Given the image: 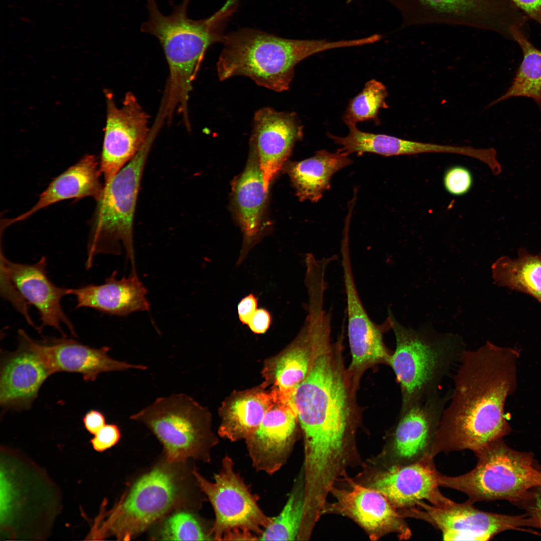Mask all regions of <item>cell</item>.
Instances as JSON below:
<instances>
[{"label": "cell", "instance_id": "1f68e13d", "mask_svg": "<svg viewBox=\"0 0 541 541\" xmlns=\"http://www.w3.org/2000/svg\"><path fill=\"white\" fill-rule=\"evenodd\" d=\"M305 510L303 475L297 479L281 512L272 517L259 536L260 540H294L298 539Z\"/></svg>", "mask_w": 541, "mask_h": 541}, {"label": "cell", "instance_id": "cb8c5ba5", "mask_svg": "<svg viewBox=\"0 0 541 541\" xmlns=\"http://www.w3.org/2000/svg\"><path fill=\"white\" fill-rule=\"evenodd\" d=\"M233 201L243 236V243L237 264L245 260L260 239L267 191L256 152L250 149L247 164L235 181Z\"/></svg>", "mask_w": 541, "mask_h": 541}, {"label": "cell", "instance_id": "ab89813d", "mask_svg": "<svg viewBox=\"0 0 541 541\" xmlns=\"http://www.w3.org/2000/svg\"><path fill=\"white\" fill-rule=\"evenodd\" d=\"M85 429L90 434L95 435L105 424L104 415L100 411L92 409L88 411L82 418Z\"/></svg>", "mask_w": 541, "mask_h": 541}, {"label": "cell", "instance_id": "ba28073f", "mask_svg": "<svg viewBox=\"0 0 541 541\" xmlns=\"http://www.w3.org/2000/svg\"><path fill=\"white\" fill-rule=\"evenodd\" d=\"M475 454L478 462L469 472L448 476L438 472L439 486L464 493L473 504L499 499L528 500L531 497L529 490L541 486V471L534 467L532 454L513 450L502 438Z\"/></svg>", "mask_w": 541, "mask_h": 541}, {"label": "cell", "instance_id": "74e56055", "mask_svg": "<svg viewBox=\"0 0 541 541\" xmlns=\"http://www.w3.org/2000/svg\"><path fill=\"white\" fill-rule=\"evenodd\" d=\"M272 323V316L269 312L264 308L257 309L247 325L255 334H263L269 328Z\"/></svg>", "mask_w": 541, "mask_h": 541}, {"label": "cell", "instance_id": "ac0fdd59", "mask_svg": "<svg viewBox=\"0 0 541 541\" xmlns=\"http://www.w3.org/2000/svg\"><path fill=\"white\" fill-rule=\"evenodd\" d=\"M332 490L336 500L331 509L356 521L373 539L389 533L401 540L411 537L404 517L378 491L354 483L348 489Z\"/></svg>", "mask_w": 541, "mask_h": 541}, {"label": "cell", "instance_id": "8fae6325", "mask_svg": "<svg viewBox=\"0 0 541 541\" xmlns=\"http://www.w3.org/2000/svg\"><path fill=\"white\" fill-rule=\"evenodd\" d=\"M1 294L25 317L28 324L35 327L28 311L33 305L40 315V331L45 326L52 327L65 337L61 327H67L76 336L74 326L64 312L61 301L70 295L71 288L56 286L47 274V260L42 256L32 264L11 261L1 253Z\"/></svg>", "mask_w": 541, "mask_h": 541}, {"label": "cell", "instance_id": "8d00e7d4", "mask_svg": "<svg viewBox=\"0 0 541 541\" xmlns=\"http://www.w3.org/2000/svg\"><path fill=\"white\" fill-rule=\"evenodd\" d=\"M258 300L255 295L250 293L243 298L237 306V312L240 321L247 325L257 309Z\"/></svg>", "mask_w": 541, "mask_h": 541}, {"label": "cell", "instance_id": "d4e9b609", "mask_svg": "<svg viewBox=\"0 0 541 541\" xmlns=\"http://www.w3.org/2000/svg\"><path fill=\"white\" fill-rule=\"evenodd\" d=\"M101 175L97 158L92 154L85 155L55 177L29 210L16 217L5 219L4 227L25 220L38 211L63 200L90 197L97 201L104 188L100 179Z\"/></svg>", "mask_w": 541, "mask_h": 541}, {"label": "cell", "instance_id": "d6986e66", "mask_svg": "<svg viewBox=\"0 0 541 541\" xmlns=\"http://www.w3.org/2000/svg\"><path fill=\"white\" fill-rule=\"evenodd\" d=\"M19 346L1 361L0 405L4 410L31 407L39 391L52 374L41 355L30 345L25 331H18Z\"/></svg>", "mask_w": 541, "mask_h": 541}, {"label": "cell", "instance_id": "e0dca14e", "mask_svg": "<svg viewBox=\"0 0 541 541\" xmlns=\"http://www.w3.org/2000/svg\"><path fill=\"white\" fill-rule=\"evenodd\" d=\"M297 413L292 399L277 394V398L261 422L245 439L253 466L272 474L285 463L294 442Z\"/></svg>", "mask_w": 541, "mask_h": 541}, {"label": "cell", "instance_id": "4fadbf2b", "mask_svg": "<svg viewBox=\"0 0 541 541\" xmlns=\"http://www.w3.org/2000/svg\"><path fill=\"white\" fill-rule=\"evenodd\" d=\"M404 518L426 522L439 530L444 540H488L496 534L524 527L539 528L536 519L528 513L511 516L480 510L468 501L443 506L423 501L414 507L398 510Z\"/></svg>", "mask_w": 541, "mask_h": 541}, {"label": "cell", "instance_id": "5bb4252c", "mask_svg": "<svg viewBox=\"0 0 541 541\" xmlns=\"http://www.w3.org/2000/svg\"><path fill=\"white\" fill-rule=\"evenodd\" d=\"M105 93L106 121L100 167L106 185L141 149L151 131L149 116L132 92L126 94L121 108L112 93Z\"/></svg>", "mask_w": 541, "mask_h": 541}, {"label": "cell", "instance_id": "5b68a950", "mask_svg": "<svg viewBox=\"0 0 541 541\" xmlns=\"http://www.w3.org/2000/svg\"><path fill=\"white\" fill-rule=\"evenodd\" d=\"M388 315L396 340L388 364L400 386L402 410L440 393L441 383L466 346L458 334L439 333L429 324L417 330L406 327L390 308Z\"/></svg>", "mask_w": 541, "mask_h": 541}, {"label": "cell", "instance_id": "7402d4cb", "mask_svg": "<svg viewBox=\"0 0 541 541\" xmlns=\"http://www.w3.org/2000/svg\"><path fill=\"white\" fill-rule=\"evenodd\" d=\"M29 341L42 356L52 374L79 373L85 381H93L103 372L147 369L146 365L112 358L108 354L110 350L108 346L93 348L65 337L36 340L29 337Z\"/></svg>", "mask_w": 541, "mask_h": 541}, {"label": "cell", "instance_id": "9c48e42d", "mask_svg": "<svg viewBox=\"0 0 541 541\" xmlns=\"http://www.w3.org/2000/svg\"><path fill=\"white\" fill-rule=\"evenodd\" d=\"M129 418L151 431L163 445L167 461L210 460L211 450L217 440L211 431L209 414L188 395L158 397Z\"/></svg>", "mask_w": 541, "mask_h": 541}, {"label": "cell", "instance_id": "52a82bcc", "mask_svg": "<svg viewBox=\"0 0 541 541\" xmlns=\"http://www.w3.org/2000/svg\"><path fill=\"white\" fill-rule=\"evenodd\" d=\"M154 137L107 184L97 201L91 220L87 244V269L99 254L119 255L122 248L136 272L133 244V221L140 183Z\"/></svg>", "mask_w": 541, "mask_h": 541}, {"label": "cell", "instance_id": "e575fe53", "mask_svg": "<svg viewBox=\"0 0 541 541\" xmlns=\"http://www.w3.org/2000/svg\"><path fill=\"white\" fill-rule=\"evenodd\" d=\"M473 177L471 171L461 165H454L448 168L443 177L445 190L454 196H462L467 193L473 185Z\"/></svg>", "mask_w": 541, "mask_h": 541}, {"label": "cell", "instance_id": "d590c367", "mask_svg": "<svg viewBox=\"0 0 541 541\" xmlns=\"http://www.w3.org/2000/svg\"><path fill=\"white\" fill-rule=\"evenodd\" d=\"M90 442L93 448L103 452L115 445L121 438L119 427L114 424H106L98 431Z\"/></svg>", "mask_w": 541, "mask_h": 541}, {"label": "cell", "instance_id": "f546056e", "mask_svg": "<svg viewBox=\"0 0 541 541\" xmlns=\"http://www.w3.org/2000/svg\"><path fill=\"white\" fill-rule=\"evenodd\" d=\"M494 282L499 286L526 294L541 304V252L518 250V256L499 258L491 266Z\"/></svg>", "mask_w": 541, "mask_h": 541}, {"label": "cell", "instance_id": "d6a6232c", "mask_svg": "<svg viewBox=\"0 0 541 541\" xmlns=\"http://www.w3.org/2000/svg\"><path fill=\"white\" fill-rule=\"evenodd\" d=\"M387 96V88L382 82L375 79L368 81L362 91L350 100L343 116L344 122L347 126L368 121L379 124L380 110L389 107Z\"/></svg>", "mask_w": 541, "mask_h": 541}, {"label": "cell", "instance_id": "ffe728a7", "mask_svg": "<svg viewBox=\"0 0 541 541\" xmlns=\"http://www.w3.org/2000/svg\"><path fill=\"white\" fill-rule=\"evenodd\" d=\"M438 471L433 458L398 466H388L372 480L370 487L383 494L397 510L414 507L427 500L432 505L443 506L452 500L439 491Z\"/></svg>", "mask_w": 541, "mask_h": 541}, {"label": "cell", "instance_id": "484cf974", "mask_svg": "<svg viewBox=\"0 0 541 541\" xmlns=\"http://www.w3.org/2000/svg\"><path fill=\"white\" fill-rule=\"evenodd\" d=\"M277 398L270 392L252 389L236 393L224 404L219 434L230 441L246 439L257 429Z\"/></svg>", "mask_w": 541, "mask_h": 541}, {"label": "cell", "instance_id": "60d3db41", "mask_svg": "<svg viewBox=\"0 0 541 541\" xmlns=\"http://www.w3.org/2000/svg\"><path fill=\"white\" fill-rule=\"evenodd\" d=\"M537 490L533 494L532 496L534 500L533 506L530 509V513L538 521L539 528L541 529V486L537 487Z\"/></svg>", "mask_w": 541, "mask_h": 541}, {"label": "cell", "instance_id": "4316f807", "mask_svg": "<svg viewBox=\"0 0 541 541\" xmlns=\"http://www.w3.org/2000/svg\"><path fill=\"white\" fill-rule=\"evenodd\" d=\"M314 354V342L304 323L293 341L267 365L266 377L274 386L273 390L281 396L293 398L309 372Z\"/></svg>", "mask_w": 541, "mask_h": 541}, {"label": "cell", "instance_id": "2e32d148", "mask_svg": "<svg viewBox=\"0 0 541 541\" xmlns=\"http://www.w3.org/2000/svg\"><path fill=\"white\" fill-rule=\"evenodd\" d=\"M303 127L294 112L267 107L254 116L250 149L257 154L266 190L303 135Z\"/></svg>", "mask_w": 541, "mask_h": 541}, {"label": "cell", "instance_id": "6da1fadb", "mask_svg": "<svg viewBox=\"0 0 541 541\" xmlns=\"http://www.w3.org/2000/svg\"><path fill=\"white\" fill-rule=\"evenodd\" d=\"M520 350L487 341L461 354L453 388L437 429L430 457L468 449L474 453L508 435L507 398L517 386Z\"/></svg>", "mask_w": 541, "mask_h": 541}, {"label": "cell", "instance_id": "83f0119b", "mask_svg": "<svg viewBox=\"0 0 541 541\" xmlns=\"http://www.w3.org/2000/svg\"><path fill=\"white\" fill-rule=\"evenodd\" d=\"M348 155L322 149L305 160L291 163L288 173L297 196L301 201L317 202L330 189L333 175L351 163Z\"/></svg>", "mask_w": 541, "mask_h": 541}, {"label": "cell", "instance_id": "9a60e30c", "mask_svg": "<svg viewBox=\"0 0 541 541\" xmlns=\"http://www.w3.org/2000/svg\"><path fill=\"white\" fill-rule=\"evenodd\" d=\"M449 392L437 394L401 410L389 445L391 464L398 466L430 457V452Z\"/></svg>", "mask_w": 541, "mask_h": 541}, {"label": "cell", "instance_id": "277c9868", "mask_svg": "<svg viewBox=\"0 0 541 541\" xmlns=\"http://www.w3.org/2000/svg\"><path fill=\"white\" fill-rule=\"evenodd\" d=\"M217 63L220 81L246 76L276 92L289 88L295 66L304 59L325 51L362 44L359 38L291 39L262 31L241 29L225 35Z\"/></svg>", "mask_w": 541, "mask_h": 541}, {"label": "cell", "instance_id": "44dd1931", "mask_svg": "<svg viewBox=\"0 0 541 541\" xmlns=\"http://www.w3.org/2000/svg\"><path fill=\"white\" fill-rule=\"evenodd\" d=\"M345 290L347 330L352 355L350 369L357 370L379 362L388 364L391 355L383 341V331L391 329V321L388 315L382 325L375 324L364 308L355 285L351 262H342Z\"/></svg>", "mask_w": 541, "mask_h": 541}, {"label": "cell", "instance_id": "836d02e7", "mask_svg": "<svg viewBox=\"0 0 541 541\" xmlns=\"http://www.w3.org/2000/svg\"><path fill=\"white\" fill-rule=\"evenodd\" d=\"M157 537L162 540H213L211 528L206 529L196 515L183 508L165 518Z\"/></svg>", "mask_w": 541, "mask_h": 541}, {"label": "cell", "instance_id": "4dcf8cb0", "mask_svg": "<svg viewBox=\"0 0 541 541\" xmlns=\"http://www.w3.org/2000/svg\"><path fill=\"white\" fill-rule=\"evenodd\" d=\"M510 31L512 40L522 50L523 59L508 90L489 106L511 97H525L533 99L541 108V50L528 40L520 27L513 25Z\"/></svg>", "mask_w": 541, "mask_h": 541}, {"label": "cell", "instance_id": "f35d334b", "mask_svg": "<svg viewBox=\"0 0 541 541\" xmlns=\"http://www.w3.org/2000/svg\"><path fill=\"white\" fill-rule=\"evenodd\" d=\"M526 16L541 25V0H510Z\"/></svg>", "mask_w": 541, "mask_h": 541}, {"label": "cell", "instance_id": "f1b7e54d", "mask_svg": "<svg viewBox=\"0 0 541 541\" xmlns=\"http://www.w3.org/2000/svg\"><path fill=\"white\" fill-rule=\"evenodd\" d=\"M365 148L369 153L384 156L410 155L427 153H444L465 155L485 163L494 175L502 171L497 158V151L493 148H475L470 146L441 145L405 140L382 134L369 133L365 140Z\"/></svg>", "mask_w": 541, "mask_h": 541}, {"label": "cell", "instance_id": "30bf717a", "mask_svg": "<svg viewBox=\"0 0 541 541\" xmlns=\"http://www.w3.org/2000/svg\"><path fill=\"white\" fill-rule=\"evenodd\" d=\"M352 2L354 0H348ZM397 10L401 28L430 24L466 26L508 38L520 10L510 0H382Z\"/></svg>", "mask_w": 541, "mask_h": 541}, {"label": "cell", "instance_id": "7a4b0ae2", "mask_svg": "<svg viewBox=\"0 0 541 541\" xmlns=\"http://www.w3.org/2000/svg\"><path fill=\"white\" fill-rule=\"evenodd\" d=\"M332 349L330 336L316 339L310 369L293 396L304 435V486L311 494L330 490L347 458L349 392Z\"/></svg>", "mask_w": 541, "mask_h": 541}, {"label": "cell", "instance_id": "603a6c76", "mask_svg": "<svg viewBox=\"0 0 541 541\" xmlns=\"http://www.w3.org/2000/svg\"><path fill=\"white\" fill-rule=\"evenodd\" d=\"M117 271L107 277L104 283L89 284L71 288L75 297L76 308H89L110 315L126 317L138 311H148L150 305L147 289L137 274L118 279Z\"/></svg>", "mask_w": 541, "mask_h": 541}, {"label": "cell", "instance_id": "3957f363", "mask_svg": "<svg viewBox=\"0 0 541 541\" xmlns=\"http://www.w3.org/2000/svg\"><path fill=\"white\" fill-rule=\"evenodd\" d=\"M148 19L142 32L159 41L167 62L169 75L164 102L167 108L188 112V100L205 53L212 45L223 42L225 26L237 7H221L211 16L193 20L187 16L191 0H182L172 13L163 15L156 0H146Z\"/></svg>", "mask_w": 541, "mask_h": 541}, {"label": "cell", "instance_id": "7c38bea8", "mask_svg": "<svg viewBox=\"0 0 541 541\" xmlns=\"http://www.w3.org/2000/svg\"><path fill=\"white\" fill-rule=\"evenodd\" d=\"M192 471L198 488L214 511L215 520L211 528L213 540H224L236 531L250 532L259 538L272 517L261 509L257 497L235 470L232 458L227 455L223 459L221 469L213 482L195 468Z\"/></svg>", "mask_w": 541, "mask_h": 541}, {"label": "cell", "instance_id": "8992f818", "mask_svg": "<svg viewBox=\"0 0 541 541\" xmlns=\"http://www.w3.org/2000/svg\"><path fill=\"white\" fill-rule=\"evenodd\" d=\"M184 465L165 460L142 475L111 509L101 513L94 536L131 540L185 507L191 492Z\"/></svg>", "mask_w": 541, "mask_h": 541}]
</instances>
